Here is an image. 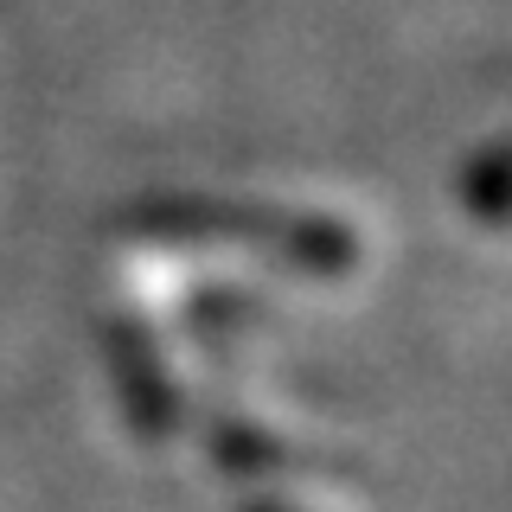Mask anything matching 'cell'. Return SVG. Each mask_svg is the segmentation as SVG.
Listing matches in <instances>:
<instances>
[{
  "label": "cell",
  "instance_id": "cell-1",
  "mask_svg": "<svg viewBox=\"0 0 512 512\" xmlns=\"http://www.w3.org/2000/svg\"><path fill=\"white\" fill-rule=\"evenodd\" d=\"M237 512H372L365 500H352V493L327 487V480H314L308 468H301L295 480H269L263 493H250Z\"/></svg>",
  "mask_w": 512,
  "mask_h": 512
}]
</instances>
